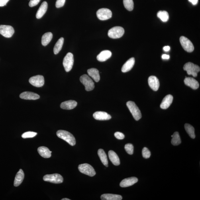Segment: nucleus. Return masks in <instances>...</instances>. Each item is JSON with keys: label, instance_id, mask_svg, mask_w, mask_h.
<instances>
[{"label": "nucleus", "instance_id": "nucleus-27", "mask_svg": "<svg viewBox=\"0 0 200 200\" xmlns=\"http://www.w3.org/2000/svg\"><path fill=\"white\" fill-rule=\"evenodd\" d=\"M101 197L102 200H121L122 199L121 195L109 193L104 194Z\"/></svg>", "mask_w": 200, "mask_h": 200}, {"label": "nucleus", "instance_id": "nucleus-37", "mask_svg": "<svg viewBox=\"0 0 200 200\" xmlns=\"http://www.w3.org/2000/svg\"><path fill=\"white\" fill-rule=\"evenodd\" d=\"M142 155L144 158L148 159L150 158L151 153L147 148L145 147L142 150Z\"/></svg>", "mask_w": 200, "mask_h": 200}, {"label": "nucleus", "instance_id": "nucleus-1", "mask_svg": "<svg viewBox=\"0 0 200 200\" xmlns=\"http://www.w3.org/2000/svg\"><path fill=\"white\" fill-rule=\"evenodd\" d=\"M57 136L66 141L67 143L73 146L76 144V140L72 134L69 132L64 130H59L56 132Z\"/></svg>", "mask_w": 200, "mask_h": 200}, {"label": "nucleus", "instance_id": "nucleus-23", "mask_svg": "<svg viewBox=\"0 0 200 200\" xmlns=\"http://www.w3.org/2000/svg\"><path fill=\"white\" fill-rule=\"evenodd\" d=\"M24 173L22 169H20L17 173L14 180V185L15 187L19 186L24 180Z\"/></svg>", "mask_w": 200, "mask_h": 200}, {"label": "nucleus", "instance_id": "nucleus-38", "mask_svg": "<svg viewBox=\"0 0 200 200\" xmlns=\"http://www.w3.org/2000/svg\"><path fill=\"white\" fill-rule=\"evenodd\" d=\"M66 0H57L56 3V7L57 8L62 7L64 5Z\"/></svg>", "mask_w": 200, "mask_h": 200}, {"label": "nucleus", "instance_id": "nucleus-28", "mask_svg": "<svg viewBox=\"0 0 200 200\" xmlns=\"http://www.w3.org/2000/svg\"><path fill=\"white\" fill-rule=\"evenodd\" d=\"M98 155L103 164L106 167L108 166V162L107 155L103 149H99L98 150Z\"/></svg>", "mask_w": 200, "mask_h": 200}, {"label": "nucleus", "instance_id": "nucleus-36", "mask_svg": "<svg viewBox=\"0 0 200 200\" xmlns=\"http://www.w3.org/2000/svg\"><path fill=\"white\" fill-rule=\"evenodd\" d=\"M124 149L126 151V152L129 155H132L134 153V147L133 145L131 144H126Z\"/></svg>", "mask_w": 200, "mask_h": 200}, {"label": "nucleus", "instance_id": "nucleus-25", "mask_svg": "<svg viewBox=\"0 0 200 200\" xmlns=\"http://www.w3.org/2000/svg\"><path fill=\"white\" fill-rule=\"evenodd\" d=\"M108 155L110 161L114 165L118 166L120 164L119 157L116 153L113 150H110L108 152Z\"/></svg>", "mask_w": 200, "mask_h": 200}, {"label": "nucleus", "instance_id": "nucleus-17", "mask_svg": "<svg viewBox=\"0 0 200 200\" xmlns=\"http://www.w3.org/2000/svg\"><path fill=\"white\" fill-rule=\"evenodd\" d=\"M20 98L25 100H36L39 98L40 96L37 94L30 92H25L20 94L19 96Z\"/></svg>", "mask_w": 200, "mask_h": 200}, {"label": "nucleus", "instance_id": "nucleus-10", "mask_svg": "<svg viewBox=\"0 0 200 200\" xmlns=\"http://www.w3.org/2000/svg\"><path fill=\"white\" fill-rule=\"evenodd\" d=\"M180 42L184 50L188 52H192L194 50L193 45L188 39L185 36H181L180 38Z\"/></svg>", "mask_w": 200, "mask_h": 200}, {"label": "nucleus", "instance_id": "nucleus-3", "mask_svg": "<svg viewBox=\"0 0 200 200\" xmlns=\"http://www.w3.org/2000/svg\"><path fill=\"white\" fill-rule=\"evenodd\" d=\"M183 69L186 71L187 74L192 75L193 77H196L197 73L200 72V67L197 65L191 62L186 63L183 66Z\"/></svg>", "mask_w": 200, "mask_h": 200}, {"label": "nucleus", "instance_id": "nucleus-15", "mask_svg": "<svg viewBox=\"0 0 200 200\" xmlns=\"http://www.w3.org/2000/svg\"><path fill=\"white\" fill-rule=\"evenodd\" d=\"M94 119L99 120H109L111 119V116L105 112L97 111L93 114Z\"/></svg>", "mask_w": 200, "mask_h": 200}, {"label": "nucleus", "instance_id": "nucleus-2", "mask_svg": "<svg viewBox=\"0 0 200 200\" xmlns=\"http://www.w3.org/2000/svg\"><path fill=\"white\" fill-rule=\"evenodd\" d=\"M129 109L132 114L134 119L138 121L142 118V114L138 107L134 102L129 101L126 103Z\"/></svg>", "mask_w": 200, "mask_h": 200}, {"label": "nucleus", "instance_id": "nucleus-29", "mask_svg": "<svg viewBox=\"0 0 200 200\" xmlns=\"http://www.w3.org/2000/svg\"><path fill=\"white\" fill-rule=\"evenodd\" d=\"M52 37L53 34L51 32H49L45 34L42 38V44L43 45H47L52 39Z\"/></svg>", "mask_w": 200, "mask_h": 200}, {"label": "nucleus", "instance_id": "nucleus-42", "mask_svg": "<svg viewBox=\"0 0 200 200\" xmlns=\"http://www.w3.org/2000/svg\"><path fill=\"white\" fill-rule=\"evenodd\" d=\"M162 57L164 60H168L170 58V56L168 55L164 54L162 55Z\"/></svg>", "mask_w": 200, "mask_h": 200}, {"label": "nucleus", "instance_id": "nucleus-9", "mask_svg": "<svg viewBox=\"0 0 200 200\" xmlns=\"http://www.w3.org/2000/svg\"><path fill=\"white\" fill-rule=\"evenodd\" d=\"M112 12L111 10L107 8H101L98 10L97 12V17L101 20H105L110 19L112 17Z\"/></svg>", "mask_w": 200, "mask_h": 200}, {"label": "nucleus", "instance_id": "nucleus-6", "mask_svg": "<svg viewBox=\"0 0 200 200\" xmlns=\"http://www.w3.org/2000/svg\"><path fill=\"white\" fill-rule=\"evenodd\" d=\"M81 82L84 85L85 89L87 91H92L94 88V83L92 79L87 75H82L80 78Z\"/></svg>", "mask_w": 200, "mask_h": 200}, {"label": "nucleus", "instance_id": "nucleus-41", "mask_svg": "<svg viewBox=\"0 0 200 200\" xmlns=\"http://www.w3.org/2000/svg\"><path fill=\"white\" fill-rule=\"evenodd\" d=\"M9 1V0H0V7H3L6 5V4Z\"/></svg>", "mask_w": 200, "mask_h": 200}, {"label": "nucleus", "instance_id": "nucleus-43", "mask_svg": "<svg viewBox=\"0 0 200 200\" xmlns=\"http://www.w3.org/2000/svg\"><path fill=\"white\" fill-rule=\"evenodd\" d=\"M189 1L191 2L193 5H196L198 2V0H189Z\"/></svg>", "mask_w": 200, "mask_h": 200}, {"label": "nucleus", "instance_id": "nucleus-26", "mask_svg": "<svg viewBox=\"0 0 200 200\" xmlns=\"http://www.w3.org/2000/svg\"><path fill=\"white\" fill-rule=\"evenodd\" d=\"M87 73L89 76L92 77L96 82H98L100 81L99 71L97 69L94 68L90 69L87 70Z\"/></svg>", "mask_w": 200, "mask_h": 200}, {"label": "nucleus", "instance_id": "nucleus-13", "mask_svg": "<svg viewBox=\"0 0 200 200\" xmlns=\"http://www.w3.org/2000/svg\"><path fill=\"white\" fill-rule=\"evenodd\" d=\"M148 82L149 86L153 91H156L158 90L160 83L157 77L154 76H150L149 77Z\"/></svg>", "mask_w": 200, "mask_h": 200}, {"label": "nucleus", "instance_id": "nucleus-19", "mask_svg": "<svg viewBox=\"0 0 200 200\" xmlns=\"http://www.w3.org/2000/svg\"><path fill=\"white\" fill-rule=\"evenodd\" d=\"M77 103L73 100H69L63 102L61 105V108L62 109L71 110L74 109L76 107Z\"/></svg>", "mask_w": 200, "mask_h": 200}, {"label": "nucleus", "instance_id": "nucleus-18", "mask_svg": "<svg viewBox=\"0 0 200 200\" xmlns=\"http://www.w3.org/2000/svg\"><path fill=\"white\" fill-rule=\"evenodd\" d=\"M173 100V97L172 95H167L163 99L162 103L161 104V108L162 109H167L172 104Z\"/></svg>", "mask_w": 200, "mask_h": 200}, {"label": "nucleus", "instance_id": "nucleus-44", "mask_svg": "<svg viewBox=\"0 0 200 200\" xmlns=\"http://www.w3.org/2000/svg\"><path fill=\"white\" fill-rule=\"evenodd\" d=\"M163 50L165 52H168L170 50V47L169 46H165L163 48Z\"/></svg>", "mask_w": 200, "mask_h": 200}, {"label": "nucleus", "instance_id": "nucleus-11", "mask_svg": "<svg viewBox=\"0 0 200 200\" xmlns=\"http://www.w3.org/2000/svg\"><path fill=\"white\" fill-rule=\"evenodd\" d=\"M15 32L14 29L11 26L0 25V34L5 38H11Z\"/></svg>", "mask_w": 200, "mask_h": 200}, {"label": "nucleus", "instance_id": "nucleus-7", "mask_svg": "<svg viewBox=\"0 0 200 200\" xmlns=\"http://www.w3.org/2000/svg\"><path fill=\"white\" fill-rule=\"evenodd\" d=\"M79 170L80 172L90 176H93L96 175L94 169L91 165L87 164L79 165L78 166Z\"/></svg>", "mask_w": 200, "mask_h": 200}, {"label": "nucleus", "instance_id": "nucleus-21", "mask_svg": "<svg viewBox=\"0 0 200 200\" xmlns=\"http://www.w3.org/2000/svg\"><path fill=\"white\" fill-rule=\"evenodd\" d=\"M112 52L109 50H105L103 51L98 55L97 59L100 62H105L112 56Z\"/></svg>", "mask_w": 200, "mask_h": 200}, {"label": "nucleus", "instance_id": "nucleus-33", "mask_svg": "<svg viewBox=\"0 0 200 200\" xmlns=\"http://www.w3.org/2000/svg\"><path fill=\"white\" fill-rule=\"evenodd\" d=\"M157 16L164 22H166L169 19L168 12L166 11H160L157 13Z\"/></svg>", "mask_w": 200, "mask_h": 200}, {"label": "nucleus", "instance_id": "nucleus-40", "mask_svg": "<svg viewBox=\"0 0 200 200\" xmlns=\"http://www.w3.org/2000/svg\"><path fill=\"white\" fill-rule=\"evenodd\" d=\"M40 1V0H30L29 5L30 7H34L39 3Z\"/></svg>", "mask_w": 200, "mask_h": 200}, {"label": "nucleus", "instance_id": "nucleus-20", "mask_svg": "<svg viewBox=\"0 0 200 200\" xmlns=\"http://www.w3.org/2000/svg\"><path fill=\"white\" fill-rule=\"evenodd\" d=\"M135 63V59L134 58H130L126 61L122 68V72L125 73L131 70Z\"/></svg>", "mask_w": 200, "mask_h": 200}, {"label": "nucleus", "instance_id": "nucleus-45", "mask_svg": "<svg viewBox=\"0 0 200 200\" xmlns=\"http://www.w3.org/2000/svg\"><path fill=\"white\" fill-rule=\"evenodd\" d=\"M62 200H70V199L68 198H63Z\"/></svg>", "mask_w": 200, "mask_h": 200}, {"label": "nucleus", "instance_id": "nucleus-16", "mask_svg": "<svg viewBox=\"0 0 200 200\" xmlns=\"http://www.w3.org/2000/svg\"><path fill=\"white\" fill-rule=\"evenodd\" d=\"M185 84L193 89L196 90L199 88V82L195 79L191 77H186L184 80Z\"/></svg>", "mask_w": 200, "mask_h": 200}, {"label": "nucleus", "instance_id": "nucleus-39", "mask_svg": "<svg viewBox=\"0 0 200 200\" xmlns=\"http://www.w3.org/2000/svg\"><path fill=\"white\" fill-rule=\"evenodd\" d=\"M114 135L116 138L118 139L122 140L124 138V134L121 132H117L115 133Z\"/></svg>", "mask_w": 200, "mask_h": 200}, {"label": "nucleus", "instance_id": "nucleus-30", "mask_svg": "<svg viewBox=\"0 0 200 200\" xmlns=\"http://www.w3.org/2000/svg\"><path fill=\"white\" fill-rule=\"evenodd\" d=\"M64 42V38H60L57 42L54 49V52L55 55L58 54L60 52L62 48Z\"/></svg>", "mask_w": 200, "mask_h": 200}, {"label": "nucleus", "instance_id": "nucleus-22", "mask_svg": "<svg viewBox=\"0 0 200 200\" xmlns=\"http://www.w3.org/2000/svg\"><path fill=\"white\" fill-rule=\"evenodd\" d=\"M48 9V3L46 1H44L41 5L39 9H38L36 14V18L39 19L45 13Z\"/></svg>", "mask_w": 200, "mask_h": 200}, {"label": "nucleus", "instance_id": "nucleus-5", "mask_svg": "<svg viewBox=\"0 0 200 200\" xmlns=\"http://www.w3.org/2000/svg\"><path fill=\"white\" fill-rule=\"evenodd\" d=\"M74 63V58L72 53L69 52L67 54L66 56L63 60V66H64L65 71L69 72L72 69Z\"/></svg>", "mask_w": 200, "mask_h": 200}, {"label": "nucleus", "instance_id": "nucleus-8", "mask_svg": "<svg viewBox=\"0 0 200 200\" xmlns=\"http://www.w3.org/2000/svg\"><path fill=\"white\" fill-rule=\"evenodd\" d=\"M43 180L45 181L56 183V184L62 183L64 181L62 176L58 173L46 175L43 177Z\"/></svg>", "mask_w": 200, "mask_h": 200}, {"label": "nucleus", "instance_id": "nucleus-34", "mask_svg": "<svg viewBox=\"0 0 200 200\" xmlns=\"http://www.w3.org/2000/svg\"><path fill=\"white\" fill-rule=\"evenodd\" d=\"M124 5L126 9L129 11L134 9V3L133 0H123Z\"/></svg>", "mask_w": 200, "mask_h": 200}, {"label": "nucleus", "instance_id": "nucleus-24", "mask_svg": "<svg viewBox=\"0 0 200 200\" xmlns=\"http://www.w3.org/2000/svg\"><path fill=\"white\" fill-rule=\"evenodd\" d=\"M38 151L40 155L44 158H48L51 156L52 152L46 147H40L38 148Z\"/></svg>", "mask_w": 200, "mask_h": 200}, {"label": "nucleus", "instance_id": "nucleus-14", "mask_svg": "<svg viewBox=\"0 0 200 200\" xmlns=\"http://www.w3.org/2000/svg\"><path fill=\"white\" fill-rule=\"evenodd\" d=\"M138 182V179L136 177H130L124 179L120 183V186L122 187L131 186Z\"/></svg>", "mask_w": 200, "mask_h": 200}, {"label": "nucleus", "instance_id": "nucleus-12", "mask_svg": "<svg viewBox=\"0 0 200 200\" xmlns=\"http://www.w3.org/2000/svg\"><path fill=\"white\" fill-rule=\"evenodd\" d=\"M29 82L34 87H42L44 84V77L40 75L33 76L29 79Z\"/></svg>", "mask_w": 200, "mask_h": 200}, {"label": "nucleus", "instance_id": "nucleus-31", "mask_svg": "<svg viewBox=\"0 0 200 200\" xmlns=\"http://www.w3.org/2000/svg\"><path fill=\"white\" fill-rule=\"evenodd\" d=\"M171 137H172L171 143L173 145L177 146L181 144V140L178 132H175Z\"/></svg>", "mask_w": 200, "mask_h": 200}, {"label": "nucleus", "instance_id": "nucleus-4", "mask_svg": "<svg viewBox=\"0 0 200 200\" xmlns=\"http://www.w3.org/2000/svg\"><path fill=\"white\" fill-rule=\"evenodd\" d=\"M124 33V29L120 26H115L111 29L108 32L109 37L112 39H118L122 37Z\"/></svg>", "mask_w": 200, "mask_h": 200}, {"label": "nucleus", "instance_id": "nucleus-35", "mask_svg": "<svg viewBox=\"0 0 200 200\" xmlns=\"http://www.w3.org/2000/svg\"><path fill=\"white\" fill-rule=\"evenodd\" d=\"M37 134V133L36 132L29 131L24 133L22 134V138L24 139L32 138L34 137Z\"/></svg>", "mask_w": 200, "mask_h": 200}, {"label": "nucleus", "instance_id": "nucleus-32", "mask_svg": "<svg viewBox=\"0 0 200 200\" xmlns=\"http://www.w3.org/2000/svg\"><path fill=\"white\" fill-rule=\"evenodd\" d=\"M185 128L186 131L191 138L192 139H194L195 138V129L192 126L189 124H186L185 125Z\"/></svg>", "mask_w": 200, "mask_h": 200}]
</instances>
